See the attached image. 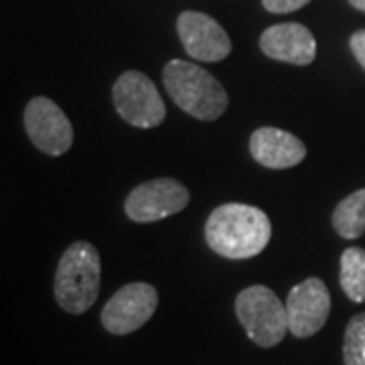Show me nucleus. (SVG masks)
Masks as SVG:
<instances>
[{"instance_id":"nucleus-4","label":"nucleus","mask_w":365,"mask_h":365,"mask_svg":"<svg viewBox=\"0 0 365 365\" xmlns=\"http://www.w3.org/2000/svg\"><path fill=\"white\" fill-rule=\"evenodd\" d=\"M235 314L246 335L258 347H276L287 335V304H282V300L268 287L254 284L244 288L235 297Z\"/></svg>"},{"instance_id":"nucleus-6","label":"nucleus","mask_w":365,"mask_h":365,"mask_svg":"<svg viewBox=\"0 0 365 365\" xmlns=\"http://www.w3.org/2000/svg\"><path fill=\"white\" fill-rule=\"evenodd\" d=\"M158 307L157 288L132 282L118 290L102 309V325L112 335H128L144 327Z\"/></svg>"},{"instance_id":"nucleus-13","label":"nucleus","mask_w":365,"mask_h":365,"mask_svg":"<svg viewBox=\"0 0 365 365\" xmlns=\"http://www.w3.org/2000/svg\"><path fill=\"white\" fill-rule=\"evenodd\" d=\"M333 227L345 240H355L365 232V189L347 195L333 211Z\"/></svg>"},{"instance_id":"nucleus-12","label":"nucleus","mask_w":365,"mask_h":365,"mask_svg":"<svg viewBox=\"0 0 365 365\" xmlns=\"http://www.w3.org/2000/svg\"><path fill=\"white\" fill-rule=\"evenodd\" d=\"M250 153L262 167L280 170L300 165L307 157V146L290 132L262 126L250 136Z\"/></svg>"},{"instance_id":"nucleus-1","label":"nucleus","mask_w":365,"mask_h":365,"mask_svg":"<svg viewBox=\"0 0 365 365\" xmlns=\"http://www.w3.org/2000/svg\"><path fill=\"white\" fill-rule=\"evenodd\" d=\"M272 225L262 209L244 203H225L211 211L205 240L215 254L230 260H248L268 246Z\"/></svg>"},{"instance_id":"nucleus-16","label":"nucleus","mask_w":365,"mask_h":365,"mask_svg":"<svg viewBox=\"0 0 365 365\" xmlns=\"http://www.w3.org/2000/svg\"><path fill=\"white\" fill-rule=\"evenodd\" d=\"M309 2L311 0H262L264 9L274 14L294 13V11H300L302 6H307Z\"/></svg>"},{"instance_id":"nucleus-17","label":"nucleus","mask_w":365,"mask_h":365,"mask_svg":"<svg viewBox=\"0 0 365 365\" xmlns=\"http://www.w3.org/2000/svg\"><path fill=\"white\" fill-rule=\"evenodd\" d=\"M349 47H351L353 55L357 59V63L365 69V29L353 33L351 41H349Z\"/></svg>"},{"instance_id":"nucleus-15","label":"nucleus","mask_w":365,"mask_h":365,"mask_svg":"<svg viewBox=\"0 0 365 365\" xmlns=\"http://www.w3.org/2000/svg\"><path fill=\"white\" fill-rule=\"evenodd\" d=\"M343 364L365 365V313L353 317L343 337Z\"/></svg>"},{"instance_id":"nucleus-8","label":"nucleus","mask_w":365,"mask_h":365,"mask_svg":"<svg viewBox=\"0 0 365 365\" xmlns=\"http://www.w3.org/2000/svg\"><path fill=\"white\" fill-rule=\"evenodd\" d=\"M25 130L41 153L61 157L73 144V126L53 100L39 96L25 108Z\"/></svg>"},{"instance_id":"nucleus-9","label":"nucleus","mask_w":365,"mask_h":365,"mask_svg":"<svg viewBox=\"0 0 365 365\" xmlns=\"http://www.w3.org/2000/svg\"><path fill=\"white\" fill-rule=\"evenodd\" d=\"M331 313V294L321 278H307L290 290L287 299L288 331L297 339L317 335Z\"/></svg>"},{"instance_id":"nucleus-5","label":"nucleus","mask_w":365,"mask_h":365,"mask_svg":"<svg viewBox=\"0 0 365 365\" xmlns=\"http://www.w3.org/2000/svg\"><path fill=\"white\" fill-rule=\"evenodd\" d=\"M112 100L120 118L136 128H155L167 116L157 86L140 71L122 73L112 88Z\"/></svg>"},{"instance_id":"nucleus-7","label":"nucleus","mask_w":365,"mask_h":365,"mask_svg":"<svg viewBox=\"0 0 365 365\" xmlns=\"http://www.w3.org/2000/svg\"><path fill=\"white\" fill-rule=\"evenodd\" d=\"M189 191L175 179H155L138 185L126 197L124 211L136 223L160 222L189 205Z\"/></svg>"},{"instance_id":"nucleus-11","label":"nucleus","mask_w":365,"mask_h":365,"mask_svg":"<svg viewBox=\"0 0 365 365\" xmlns=\"http://www.w3.org/2000/svg\"><path fill=\"white\" fill-rule=\"evenodd\" d=\"M264 55L276 61L292 66H309L317 55V41L313 33L299 23H282L266 29L260 37Z\"/></svg>"},{"instance_id":"nucleus-18","label":"nucleus","mask_w":365,"mask_h":365,"mask_svg":"<svg viewBox=\"0 0 365 365\" xmlns=\"http://www.w3.org/2000/svg\"><path fill=\"white\" fill-rule=\"evenodd\" d=\"M349 4H351L353 9H357V11L365 13V0H349Z\"/></svg>"},{"instance_id":"nucleus-2","label":"nucleus","mask_w":365,"mask_h":365,"mask_svg":"<svg viewBox=\"0 0 365 365\" xmlns=\"http://www.w3.org/2000/svg\"><path fill=\"white\" fill-rule=\"evenodd\" d=\"M163 83L173 102L197 120H217L227 110V91L207 69L173 59L163 69Z\"/></svg>"},{"instance_id":"nucleus-14","label":"nucleus","mask_w":365,"mask_h":365,"mask_svg":"<svg viewBox=\"0 0 365 365\" xmlns=\"http://www.w3.org/2000/svg\"><path fill=\"white\" fill-rule=\"evenodd\" d=\"M339 282L353 302H365V250L347 248L341 254Z\"/></svg>"},{"instance_id":"nucleus-10","label":"nucleus","mask_w":365,"mask_h":365,"mask_svg":"<svg viewBox=\"0 0 365 365\" xmlns=\"http://www.w3.org/2000/svg\"><path fill=\"white\" fill-rule=\"evenodd\" d=\"M177 33L189 57L203 63H215L232 51V41L223 26L209 14L185 11L177 19Z\"/></svg>"},{"instance_id":"nucleus-3","label":"nucleus","mask_w":365,"mask_h":365,"mask_svg":"<svg viewBox=\"0 0 365 365\" xmlns=\"http://www.w3.org/2000/svg\"><path fill=\"white\" fill-rule=\"evenodd\" d=\"M102 260L90 242H73L63 252L55 272V300L71 314L90 311L100 294Z\"/></svg>"}]
</instances>
